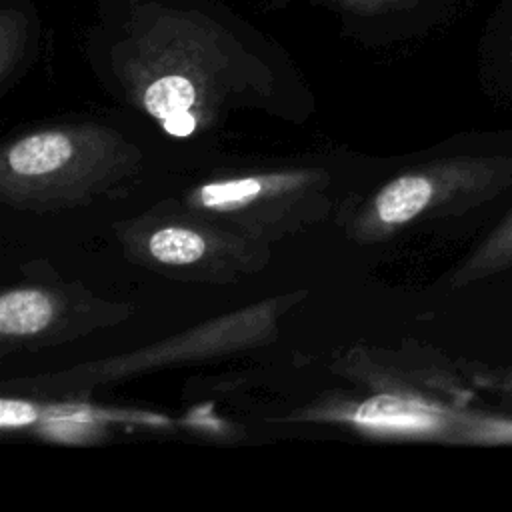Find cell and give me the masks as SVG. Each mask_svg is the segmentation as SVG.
Returning <instances> with one entry per match:
<instances>
[{
    "label": "cell",
    "mask_w": 512,
    "mask_h": 512,
    "mask_svg": "<svg viewBox=\"0 0 512 512\" xmlns=\"http://www.w3.org/2000/svg\"><path fill=\"white\" fill-rule=\"evenodd\" d=\"M332 16L340 30L366 42L400 40L422 34L456 16L468 0H304Z\"/></svg>",
    "instance_id": "cell-1"
},
{
    "label": "cell",
    "mask_w": 512,
    "mask_h": 512,
    "mask_svg": "<svg viewBox=\"0 0 512 512\" xmlns=\"http://www.w3.org/2000/svg\"><path fill=\"white\" fill-rule=\"evenodd\" d=\"M40 34V12L34 0H0V68L8 74L30 52Z\"/></svg>",
    "instance_id": "cell-2"
},
{
    "label": "cell",
    "mask_w": 512,
    "mask_h": 512,
    "mask_svg": "<svg viewBox=\"0 0 512 512\" xmlns=\"http://www.w3.org/2000/svg\"><path fill=\"white\" fill-rule=\"evenodd\" d=\"M72 154V144L62 132H42L16 142L8 152V164L24 176L48 174L60 168Z\"/></svg>",
    "instance_id": "cell-3"
},
{
    "label": "cell",
    "mask_w": 512,
    "mask_h": 512,
    "mask_svg": "<svg viewBox=\"0 0 512 512\" xmlns=\"http://www.w3.org/2000/svg\"><path fill=\"white\" fill-rule=\"evenodd\" d=\"M52 318L50 300L38 290H14L0 298V332L34 334Z\"/></svg>",
    "instance_id": "cell-4"
},
{
    "label": "cell",
    "mask_w": 512,
    "mask_h": 512,
    "mask_svg": "<svg viewBox=\"0 0 512 512\" xmlns=\"http://www.w3.org/2000/svg\"><path fill=\"white\" fill-rule=\"evenodd\" d=\"M432 196V184L424 176H400L376 198V212L388 224H402L414 218Z\"/></svg>",
    "instance_id": "cell-5"
},
{
    "label": "cell",
    "mask_w": 512,
    "mask_h": 512,
    "mask_svg": "<svg viewBox=\"0 0 512 512\" xmlns=\"http://www.w3.org/2000/svg\"><path fill=\"white\" fill-rule=\"evenodd\" d=\"M198 100V88L180 76H158L146 82L142 92L144 108L158 120L190 112Z\"/></svg>",
    "instance_id": "cell-6"
},
{
    "label": "cell",
    "mask_w": 512,
    "mask_h": 512,
    "mask_svg": "<svg viewBox=\"0 0 512 512\" xmlns=\"http://www.w3.org/2000/svg\"><path fill=\"white\" fill-rule=\"evenodd\" d=\"M206 250L204 240L186 228H162L150 238V254L166 264H188Z\"/></svg>",
    "instance_id": "cell-7"
},
{
    "label": "cell",
    "mask_w": 512,
    "mask_h": 512,
    "mask_svg": "<svg viewBox=\"0 0 512 512\" xmlns=\"http://www.w3.org/2000/svg\"><path fill=\"white\" fill-rule=\"evenodd\" d=\"M356 422L378 428H418L424 426V416L410 410L406 402L394 396H378L364 402L354 416Z\"/></svg>",
    "instance_id": "cell-8"
},
{
    "label": "cell",
    "mask_w": 512,
    "mask_h": 512,
    "mask_svg": "<svg viewBox=\"0 0 512 512\" xmlns=\"http://www.w3.org/2000/svg\"><path fill=\"white\" fill-rule=\"evenodd\" d=\"M260 192V182L256 178H240L218 184H208L200 190V198L212 208H232L244 204Z\"/></svg>",
    "instance_id": "cell-9"
},
{
    "label": "cell",
    "mask_w": 512,
    "mask_h": 512,
    "mask_svg": "<svg viewBox=\"0 0 512 512\" xmlns=\"http://www.w3.org/2000/svg\"><path fill=\"white\" fill-rule=\"evenodd\" d=\"M38 418V412L32 404L20 400H0V424L8 426H26Z\"/></svg>",
    "instance_id": "cell-10"
},
{
    "label": "cell",
    "mask_w": 512,
    "mask_h": 512,
    "mask_svg": "<svg viewBox=\"0 0 512 512\" xmlns=\"http://www.w3.org/2000/svg\"><path fill=\"white\" fill-rule=\"evenodd\" d=\"M196 126V120L192 116V112H182V114H174L170 118L164 120V128L170 132V134H176V136H188Z\"/></svg>",
    "instance_id": "cell-11"
},
{
    "label": "cell",
    "mask_w": 512,
    "mask_h": 512,
    "mask_svg": "<svg viewBox=\"0 0 512 512\" xmlns=\"http://www.w3.org/2000/svg\"><path fill=\"white\" fill-rule=\"evenodd\" d=\"M500 16H504L502 24H500L502 38H504V42L508 46V54L512 56V0L506 4V10H502Z\"/></svg>",
    "instance_id": "cell-12"
},
{
    "label": "cell",
    "mask_w": 512,
    "mask_h": 512,
    "mask_svg": "<svg viewBox=\"0 0 512 512\" xmlns=\"http://www.w3.org/2000/svg\"><path fill=\"white\" fill-rule=\"evenodd\" d=\"M270 2H272V4H274V2H278V4H284V2H288V0H270Z\"/></svg>",
    "instance_id": "cell-13"
}]
</instances>
